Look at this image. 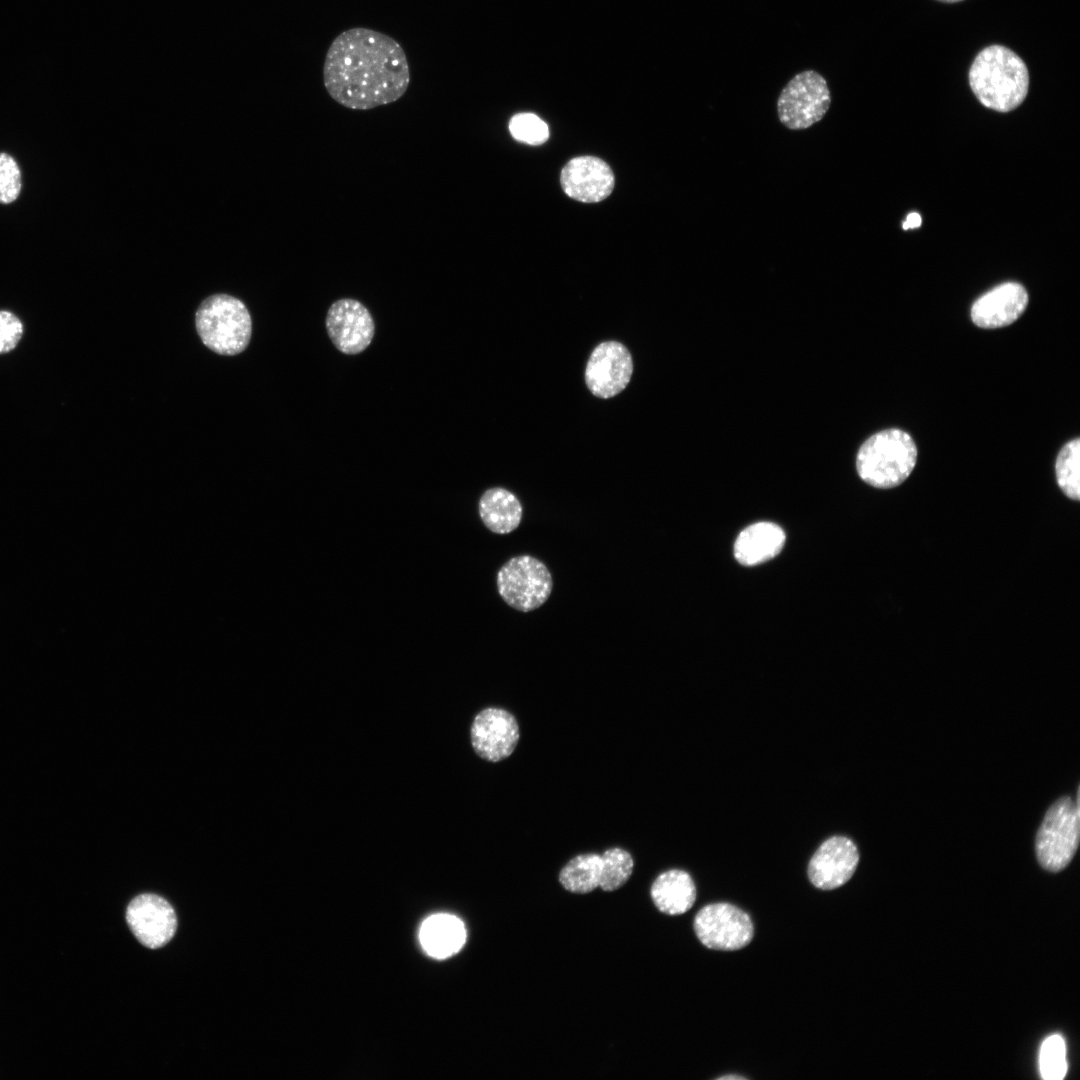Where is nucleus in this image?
Listing matches in <instances>:
<instances>
[{
    "mask_svg": "<svg viewBox=\"0 0 1080 1080\" xmlns=\"http://www.w3.org/2000/svg\"><path fill=\"white\" fill-rule=\"evenodd\" d=\"M325 325L333 345L347 355L363 352L375 334L371 313L364 304L353 298L333 302L327 311Z\"/></svg>",
    "mask_w": 1080,
    "mask_h": 1080,
    "instance_id": "obj_10",
    "label": "nucleus"
},
{
    "mask_svg": "<svg viewBox=\"0 0 1080 1080\" xmlns=\"http://www.w3.org/2000/svg\"><path fill=\"white\" fill-rule=\"evenodd\" d=\"M858 862L859 852L854 842L845 836H832L811 857L808 877L819 889H836L851 879Z\"/></svg>",
    "mask_w": 1080,
    "mask_h": 1080,
    "instance_id": "obj_13",
    "label": "nucleus"
},
{
    "mask_svg": "<svg viewBox=\"0 0 1080 1080\" xmlns=\"http://www.w3.org/2000/svg\"><path fill=\"white\" fill-rule=\"evenodd\" d=\"M497 590L504 602L520 612H531L549 598L553 579L547 566L531 555H518L501 566Z\"/></svg>",
    "mask_w": 1080,
    "mask_h": 1080,
    "instance_id": "obj_6",
    "label": "nucleus"
},
{
    "mask_svg": "<svg viewBox=\"0 0 1080 1080\" xmlns=\"http://www.w3.org/2000/svg\"><path fill=\"white\" fill-rule=\"evenodd\" d=\"M470 739L474 752L480 758L495 763L514 752L520 739V729L511 712L499 707H487L475 715Z\"/></svg>",
    "mask_w": 1080,
    "mask_h": 1080,
    "instance_id": "obj_9",
    "label": "nucleus"
},
{
    "mask_svg": "<svg viewBox=\"0 0 1080 1080\" xmlns=\"http://www.w3.org/2000/svg\"><path fill=\"white\" fill-rule=\"evenodd\" d=\"M694 931L707 948L734 951L747 946L753 939L750 916L737 906L719 902L701 908L694 919Z\"/></svg>",
    "mask_w": 1080,
    "mask_h": 1080,
    "instance_id": "obj_8",
    "label": "nucleus"
},
{
    "mask_svg": "<svg viewBox=\"0 0 1080 1080\" xmlns=\"http://www.w3.org/2000/svg\"><path fill=\"white\" fill-rule=\"evenodd\" d=\"M21 184V172L14 158L0 153V204L15 201L20 194Z\"/></svg>",
    "mask_w": 1080,
    "mask_h": 1080,
    "instance_id": "obj_25",
    "label": "nucleus"
},
{
    "mask_svg": "<svg viewBox=\"0 0 1080 1080\" xmlns=\"http://www.w3.org/2000/svg\"><path fill=\"white\" fill-rule=\"evenodd\" d=\"M719 1079H743V1077L738 1076V1075H726V1076L720 1077Z\"/></svg>",
    "mask_w": 1080,
    "mask_h": 1080,
    "instance_id": "obj_28",
    "label": "nucleus"
},
{
    "mask_svg": "<svg viewBox=\"0 0 1080 1080\" xmlns=\"http://www.w3.org/2000/svg\"><path fill=\"white\" fill-rule=\"evenodd\" d=\"M921 222H922V219H921V216L918 213H916V212L910 213L907 216L906 220L903 222V229L907 230V229L917 228V227H919L921 225Z\"/></svg>",
    "mask_w": 1080,
    "mask_h": 1080,
    "instance_id": "obj_27",
    "label": "nucleus"
},
{
    "mask_svg": "<svg viewBox=\"0 0 1080 1080\" xmlns=\"http://www.w3.org/2000/svg\"><path fill=\"white\" fill-rule=\"evenodd\" d=\"M509 130L517 141L529 145L543 144L549 137L547 124L533 113L514 115L509 122Z\"/></svg>",
    "mask_w": 1080,
    "mask_h": 1080,
    "instance_id": "obj_24",
    "label": "nucleus"
},
{
    "mask_svg": "<svg viewBox=\"0 0 1080 1080\" xmlns=\"http://www.w3.org/2000/svg\"><path fill=\"white\" fill-rule=\"evenodd\" d=\"M785 533L772 522H757L744 528L734 544L736 560L754 566L774 558L783 548Z\"/></svg>",
    "mask_w": 1080,
    "mask_h": 1080,
    "instance_id": "obj_16",
    "label": "nucleus"
},
{
    "mask_svg": "<svg viewBox=\"0 0 1080 1080\" xmlns=\"http://www.w3.org/2000/svg\"><path fill=\"white\" fill-rule=\"evenodd\" d=\"M601 855L585 853L573 857L559 873V882L569 892L586 894L599 887Z\"/></svg>",
    "mask_w": 1080,
    "mask_h": 1080,
    "instance_id": "obj_20",
    "label": "nucleus"
},
{
    "mask_svg": "<svg viewBox=\"0 0 1080 1080\" xmlns=\"http://www.w3.org/2000/svg\"><path fill=\"white\" fill-rule=\"evenodd\" d=\"M601 877L599 887L611 892L622 887L630 878L634 868L631 854L623 848L614 847L601 854Z\"/></svg>",
    "mask_w": 1080,
    "mask_h": 1080,
    "instance_id": "obj_22",
    "label": "nucleus"
},
{
    "mask_svg": "<svg viewBox=\"0 0 1080 1080\" xmlns=\"http://www.w3.org/2000/svg\"><path fill=\"white\" fill-rule=\"evenodd\" d=\"M1080 439L1066 443L1060 450L1056 463V479L1061 491L1070 499L1080 498Z\"/></svg>",
    "mask_w": 1080,
    "mask_h": 1080,
    "instance_id": "obj_21",
    "label": "nucleus"
},
{
    "mask_svg": "<svg viewBox=\"0 0 1080 1080\" xmlns=\"http://www.w3.org/2000/svg\"><path fill=\"white\" fill-rule=\"evenodd\" d=\"M831 104L825 78L814 70L796 74L777 99L780 122L789 130H804L823 119Z\"/></svg>",
    "mask_w": 1080,
    "mask_h": 1080,
    "instance_id": "obj_7",
    "label": "nucleus"
},
{
    "mask_svg": "<svg viewBox=\"0 0 1080 1080\" xmlns=\"http://www.w3.org/2000/svg\"><path fill=\"white\" fill-rule=\"evenodd\" d=\"M614 175L601 159L582 156L570 160L562 169L561 185L571 198L595 203L607 198L614 188Z\"/></svg>",
    "mask_w": 1080,
    "mask_h": 1080,
    "instance_id": "obj_14",
    "label": "nucleus"
},
{
    "mask_svg": "<svg viewBox=\"0 0 1080 1080\" xmlns=\"http://www.w3.org/2000/svg\"><path fill=\"white\" fill-rule=\"evenodd\" d=\"M917 447L912 437L900 429H887L870 436L859 448L856 468L859 477L875 488H893L912 473Z\"/></svg>",
    "mask_w": 1080,
    "mask_h": 1080,
    "instance_id": "obj_3",
    "label": "nucleus"
},
{
    "mask_svg": "<svg viewBox=\"0 0 1080 1080\" xmlns=\"http://www.w3.org/2000/svg\"><path fill=\"white\" fill-rule=\"evenodd\" d=\"M479 515L483 524L496 534L516 530L522 520L523 507L518 497L502 487L487 489L479 500Z\"/></svg>",
    "mask_w": 1080,
    "mask_h": 1080,
    "instance_id": "obj_19",
    "label": "nucleus"
},
{
    "mask_svg": "<svg viewBox=\"0 0 1080 1080\" xmlns=\"http://www.w3.org/2000/svg\"><path fill=\"white\" fill-rule=\"evenodd\" d=\"M1079 843V805L1070 797L1057 800L1038 830L1035 850L1040 865L1051 872L1064 869Z\"/></svg>",
    "mask_w": 1080,
    "mask_h": 1080,
    "instance_id": "obj_5",
    "label": "nucleus"
},
{
    "mask_svg": "<svg viewBox=\"0 0 1080 1080\" xmlns=\"http://www.w3.org/2000/svg\"><path fill=\"white\" fill-rule=\"evenodd\" d=\"M126 920L137 940L150 949L168 944L177 928V917L171 904L163 897L149 893L130 901Z\"/></svg>",
    "mask_w": 1080,
    "mask_h": 1080,
    "instance_id": "obj_12",
    "label": "nucleus"
},
{
    "mask_svg": "<svg viewBox=\"0 0 1080 1080\" xmlns=\"http://www.w3.org/2000/svg\"><path fill=\"white\" fill-rule=\"evenodd\" d=\"M968 77L980 103L998 112L1017 108L1029 89L1024 61L1011 49L998 44L985 47L976 55Z\"/></svg>",
    "mask_w": 1080,
    "mask_h": 1080,
    "instance_id": "obj_2",
    "label": "nucleus"
},
{
    "mask_svg": "<svg viewBox=\"0 0 1080 1080\" xmlns=\"http://www.w3.org/2000/svg\"><path fill=\"white\" fill-rule=\"evenodd\" d=\"M632 373L633 361L629 350L620 342L606 341L598 344L590 354L585 382L593 395L608 399L626 388Z\"/></svg>",
    "mask_w": 1080,
    "mask_h": 1080,
    "instance_id": "obj_11",
    "label": "nucleus"
},
{
    "mask_svg": "<svg viewBox=\"0 0 1080 1080\" xmlns=\"http://www.w3.org/2000/svg\"><path fill=\"white\" fill-rule=\"evenodd\" d=\"M1066 1044L1061 1035L1053 1034L1041 1044L1039 1070L1045 1080H1061L1067 1073Z\"/></svg>",
    "mask_w": 1080,
    "mask_h": 1080,
    "instance_id": "obj_23",
    "label": "nucleus"
},
{
    "mask_svg": "<svg viewBox=\"0 0 1080 1080\" xmlns=\"http://www.w3.org/2000/svg\"><path fill=\"white\" fill-rule=\"evenodd\" d=\"M24 334L21 319L9 310H0V355L14 350Z\"/></svg>",
    "mask_w": 1080,
    "mask_h": 1080,
    "instance_id": "obj_26",
    "label": "nucleus"
},
{
    "mask_svg": "<svg viewBox=\"0 0 1080 1080\" xmlns=\"http://www.w3.org/2000/svg\"><path fill=\"white\" fill-rule=\"evenodd\" d=\"M650 894L660 912L680 915L693 906L696 900V886L686 871L672 869L657 876L651 886Z\"/></svg>",
    "mask_w": 1080,
    "mask_h": 1080,
    "instance_id": "obj_18",
    "label": "nucleus"
},
{
    "mask_svg": "<svg viewBox=\"0 0 1080 1080\" xmlns=\"http://www.w3.org/2000/svg\"><path fill=\"white\" fill-rule=\"evenodd\" d=\"M1028 304L1026 289L1019 283L1006 282L978 298L971 308V319L981 328H999L1017 320Z\"/></svg>",
    "mask_w": 1080,
    "mask_h": 1080,
    "instance_id": "obj_15",
    "label": "nucleus"
},
{
    "mask_svg": "<svg viewBox=\"0 0 1080 1080\" xmlns=\"http://www.w3.org/2000/svg\"><path fill=\"white\" fill-rule=\"evenodd\" d=\"M195 323L202 342L221 355H236L250 341L252 322L247 308L226 294L206 298L197 309Z\"/></svg>",
    "mask_w": 1080,
    "mask_h": 1080,
    "instance_id": "obj_4",
    "label": "nucleus"
},
{
    "mask_svg": "<svg viewBox=\"0 0 1080 1080\" xmlns=\"http://www.w3.org/2000/svg\"><path fill=\"white\" fill-rule=\"evenodd\" d=\"M938 1L944 2V3H956V2L963 1V0H938Z\"/></svg>",
    "mask_w": 1080,
    "mask_h": 1080,
    "instance_id": "obj_29",
    "label": "nucleus"
},
{
    "mask_svg": "<svg viewBox=\"0 0 1080 1080\" xmlns=\"http://www.w3.org/2000/svg\"><path fill=\"white\" fill-rule=\"evenodd\" d=\"M324 86L333 100L353 110H369L400 99L410 83L402 46L369 28L341 32L323 65Z\"/></svg>",
    "mask_w": 1080,
    "mask_h": 1080,
    "instance_id": "obj_1",
    "label": "nucleus"
},
{
    "mask_svg": "<svg viewBox=\"0 0 1080 1080\" xmlns=\"http://www.w3.org/2000/svg\"><path fill=\"white\" fill-rule=\"evenodd\" d=\"M419 939L428 955L445 959L463 947L466 941L465 925L455 915L434 914L422 923Z\"/></svg>",
    "mask_w": 1080,
    "mask_h": 1080,
    "instance_id": "obj_17",
    "label": "nucleus"
}]
</instances>
